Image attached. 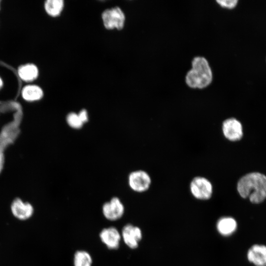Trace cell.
I'll use <instances>...</instances> for the list:
<instances>
[{
    "mask_svg": "<svg viewBox=\"0 0 266 266\" xmlns=\"http://www.w3.org/2000/svg\"><path fill=\"white\" fill-rule=\"evenodd\" d=\"M237 191L252 203L259 204L266 199V175L258 171L245 174L237 181Z\"/></svg>",
    "mask_w": 266,
    "mask_h": 266,
    "instance_id": "1",
    "label": "cell"
},
{
    "mask_svg": "<svg viewBox=\"0 0 266 266\" xmlns=\"http://www.w3.org/2000/svg\"><path fill=\"white\" fill-rule=\"evenodd\" d=\"M192 68L187 73L186 84L192 88L202 89L212 80V73L207 60L203 57H196L192 62Z\"/></svg>",
    "mask_w": 266,
    "mask_h": 266,
    "instance_id": "2",
    "label": "cell"
},
{
    "mask_svg": "<svg viewBox=\"0 0 266 266\" xmlns=\"http://www.w3.org/2000/svg\"><path fill=\"white\" fill-rule=\"evenodd\" d=\"M101 18L104 27L109 30H121L126 20L124 12L118 6L104 10L102 13Z\"/></svg>",
    "mask_w": 266,
    "mask_h": 266,
    "instance_id": "3",
    "label": "cell"
},
{
    "mask_svg": "<svg viewBox=\"0 0 266 266\" xmlns=\"http://www.w3.org/2000/svg\"><path fill=\"white\" fill-rule=\"evenodd\" d=\"M190 190L192 195L197 199L207 200L212 196L213 185L206 177H195L190 183Z\"/></svg>",
    "mask_w": 266,
    "mask_h": 266,
    "instance_id": "4",
    "label": "cell"
},
{
    "mask_svg": "<svg viewBox=\"0 0 266 266\" xmlns=\"http://www.w3.org/2000/svg\"><path fill=\"white\" fill-rule=\"evenodd\" d=\"M222 132L225 138L231 142L240 140L244 134L241 123L234 117L227 118L222 122Z\"/></svg>",
    "mask_w": 266,
    "mask_h": 266,
    "instance_id": "5",
    "label": "cell"
},
{
    "mask_svg": "<svg viewBox=\"0 0 266 266\" xmlns=\"http://www.w3.org/2000/svg\"><path fill=\"white\" fill-rule=\"evenodd\" d=\"M128 184L131 189L134 192L142 193L149 189L151 184V179L146 171L137 170L130 173Z\"/></svg>",
    "mask_w": 266,
    "mask_h": 266,
    "instance_id": "6",
    "label": "cell"
},
{
    "mask_svg": "<svg viewBox=\"0 0 266 266\" xmlns=\"http://www.w3.org/2000/svg\"><path fill=\"white\" fill-rule=\"evenodd\" d=\"M124 212V207L120 200L113 197L102 206V213L108 220L115 221L120 218Z\"/></svg>",
    "mask_w": 266,
    "mask_h": 266,
    "instance_id": "7",
    "label": "cell"
},
{
    "mask_svg": "<svg viewBox=\"0 0 266 266\" xmlns=\"http://www.w3.org/2000/svg\"><path fill=\"white\" fill-rule=\"evenodd\" d=\"M122 235L125 244L130 248H136L142 238L140 229L131 224L125 225L122 232Z\"/></svg>",
    "mask_w": 266,
    "mask_h": 266,
    "instance_id": "8",
    "label": "cell"
},
{
    "mask_svg": "<svg viewBox=\"0 0 266 266\" xmlns=\"http://www.w3.org/2000/svg\"><path fill=\"white\" fill-rule=\"evenodd\" d=\"M101 241L110 249H116L119 247L121 235L118 231L114 227L103 229L100 234Z\"/></svg>",
    "mask_w": 266,
    "mask_h": 266,
    "instance_id": "9",
    "label": "cell"
},
{
    "mask_svg": "<svg viewBox=\"0 0 266 266\" xmlns=\"http://www.w3.org/2000/svg\"><path fill=\"white\" fill-rule=\"evenodd\" d=\"M13 215L22 220L29 218L33 214V209L32 205L28 202H24L17 198L13 200L11 206Z\"/></svg>",
    "mask_w": 266,
    "mask_h": 266,
    "instance_id": "10",
    "label": "cell"
},
{
    "mask_svg": "<svg viewBox=\"0 0 266 266\" xmlns=\"http://www.w3.org/2000/svg\"><path fill=\"white\" fill-rule=\"evenodd\" d=\"M247 258L256 266H266V246L254 245L248 251Z\"/></svg>",
    "mask_w": 266,
    "mask_h": 266,
    "instance_id": "11",
    "label": "cell"
},
{
    "mask_svg": "<svg viewBox=\"0 0 266 266\" xmlns=\"http://www.w3.org/2000/svg\"><path fill=\"white\" fill-rule=\"evenodd\" d=\"M17 72L20 79L26 82L34 81L39 75V69L37 66L32 63H27L20 66L18 67Z\"/></svg>",
    "mask_w": 266,
    "mask_h": 266,
    "instance_id": "12",
    "label": "cell"
},
{
    "mask_svg": "<svg viewBox=\"0 0 266 266\" xmlns=\"http://www.w3.org/2000/svg\"><path fill=\"white\" fill-rule=\"evenodd\" d=\"M21 95L24 100L33 102L41 100L43 97L44 92L40 86L35 84H28L23 88Z\"/></svg>",
    "mask_w": 266,
    "mask_h": 266,
    "instance_id": "13",
    "label": "cell"
},
{
    "mask_svg": "<svg viewBox=\"0 0 266 266\" xmlns=\"http://www.w3.org/2000/svg\"><path fill=\"white\" fill-rule=\"evenodd\" d=\"M236 228V222L232 217H223L219 220L217 224L218 231L224 236L232 234L235 232Z\"/></svg>",
    "mask_w": 266,
    "mask_h": 266,
    "instance_id": "14",
    "label": "cell"
},
{
    "mask_svg": "<svg viewBox=\"0 0 266 266\" xmlns=\"http://www.w3.org/2000/svg\"><path fill=\"white\" fill-rule=\"evenodd\" d=\"M64 5L63 0H47L44 2V7L48 15L56 17L62 12Z\"/></svg>",
    "mask_w": 266,
    "mask_h": 266,
    "instance_id": "15",
    "label": "cell"
},
{
    "mask_svg": "<svg viewBox=\"0 0 266 266\" xmlns=\"http://www.w3.org/2000/svg\"><path fill=\"white\" fill-rule=\"evenodd\" d=\"M73 263L74 266H91L92 259L87 252L78 251L74 254Z\"/></svg>",
    "mask_w": 266,
    "mask_h": 266,
    "instance_id": "16",
    "label": "cell"
},
{
    "mask_svg": "<svg viewBox=\"0 0 266 266\" xmlns=\"http://www.w3.org/2000/svg\"><path fill=\"white\" fill-rule=\"evenodd\" d=\"M66 120L68 125L74 129H80L84 125L79 119L78 114L75 112L69 113L66 116Z\"/></svg>",
    "mask_w": 266,
    "mask_h": 266,
    "instance_id": "17",
    "label": "cell"
},
{
    "mask_svg": "<svg viewBox=\"0 0 266 266\" xmlns=\"http://www.w3.org/2000/svg\"><path fill=\"white\" fill-rule=\"evenodd\" d=\"M216 2H218L222 7L228 8H233L236 5L238 0H216Z\"/></svg>",
    "mask_w": 266,
    "mask_h": 266,
    "instance_id": "18",
    "label": "cell"
},
{
    "mask_svg": "<svg viewBox=\"0 0 266 266\" xmlns=\"http://www.w3.org/2000/svg\"><path fill=\"white\" fill-rule=\"evenodd\" d=\"M77 114L79 119L83 124L88 122L89 119L88 114L86 109H83L81 110Z\"/></svg>",
    "mask_w": 266,
    "mask_h": 266,
    "instance_id": "19",
    "label": "cell"
},
{
    "mask_svg": "<svg viewBox=\"0 0 266 266\" xmlns=\"http://www.w3.org/2000/svg\"><path fill=\"white\" fill-rule=\"evenodd\" d=\"M3 158L2 153L0 151V171L2 168L3 165Z\"/></svg>",
    "mask_w": 266,
    "mask_h": 266,
    "instance_id": "20",
    "label": "cell"
},
{
    "mask_svg": "<svg viewBox=\"0 0 266 266\" xmlns=\"http://www.w3.org/2000/svg\"><path fill=\"white\" fill-rule=\"evenodd\" d=\"M3 85V82L2 78L0 76V90L2 88Z\"/></svg>",
    "mask_w": 266,
    "mask_h": 266,
    "instance_id": "21",
    "label": "cell"
},
{
    "mask_svg": "<svg viewBox=\"0 0 266 266\" xmlns=\"http://www.w3.org/2000/svg\"></svg>",
    "mask_w": 266,
    "mask_h": 266,
    "instance_id": "22",
    "label": "cell"
}]
</instances>
